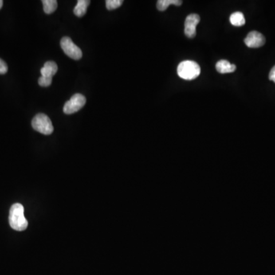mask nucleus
Returning <instances> with one entry per match:
<instances>
[{
    "mask_svg": "<svg viewBox=\"0 0 275 275\" xmlns=\"http://www.w3.org/2000/svg\"><path fill=\"white\" fill-rule=\"evenodd\" d=\"M9 225L14 230L24 231L28 227V221L24 215V207L20 203L11 206L9 217Z\"/></svg>",
    "mask_w": 275,
    "mask_h": 275,
    "instance_id": "nucleus-1",
    "label": "nucleus"
},
{
    "mask_svg": "<svg viewBox=\"0 0 275 275\" xmlns=\"http://www.w3.org/2000/svg\"><path fill=\"white\" fill-rule=\"evenodd\" d=\"M201 68L197 63L193 60H184L178 65V74L181 78L192 80L201 74Z\"/></svg>",
    "mask_w": 275,
    "mask_h": 275,
    "instance_id": "nucleus-2",
    "label": "nucleus"
},
{
    "mask_svg": "<svg viewBox=\"0 0 275 275\" xmlns=\"http://www.w3.org/2000/svg\"><path fill=\"white\" fill-rule=\"evenodd\" d=\"M32 128L43 135H51L54 131L52 121L48 115L44 113H38L32 121Z\"/></svg>",
    "mask_w": 275,
    "mask_h": 275,
    "instance_id": "nucleus-3",
    "label": "nucleus"
},
{
    "mask_svg": "<svg viewBox=\"0 0 275 275\" xmlns=\"http://www.w3.org/2000/svg\"><path fill=\"white\" fill-rule=\"evenodd\" d=\"M87 103L85 96L80 93H76L71 96V100L66 102L64 106V112L65 114H73L78 112L85 106Z\"/></svg>",
    "mask_w": 275,
    "mask_h": 275,
    "instance_id": "nucleus-4",
    "label": "nucleus"
},
{
    "mask_svg": "<svg viewBox=\"0 0 275 275\" xmlns=\"http://www.w3.org/2000/svg\"><path fill=\"white\" fill-rule=\"evenodd\" d=\"M60 47L65 55L73 60H80L83 56L81 49L75 45L71 37L67 36L62 37V39L60 40Z\"/></svg>",
    "mask_w": 275,
    "mask_h": 275,
    "instance_id": "nucleus-5",
    "label": "nucleus"
},
{
    "mask_svg": "<svg viewBox=\"0 0 275 275\" xmlns=\"http://www.w3.org/2000/svg\"><path fill=\"white\" fill-rule=\"evenodd\" d=\"M201 21L199 15H189L185 20V36L189 38H194L197 35V26Z\"/></svg>",
    "mask_w": 275,
    "mask_h": 275,
    "instance_id": "nucleus-6",
    "label": "nucleus"
},
{
    "mask_svg": "<svg viewBox=\"0 0 275 275\" xmlns=\"http://www.w3.org/2000/svg\"><path fill=\"white\" fill-rule=\"evenodd\" d=\"M247 47L251 48H257L263 46L265 44V37L260 32L252 31L244 40Z\"/></svg>",
    "mask_w": 275,
    "mask_h": 275,
    "instance_id": "nucleus-7",
    "label": "nucleus"
},
{
    "mask_svg": "<svg viewBox=\"0 0 275 275\" xmlns=\"http://www.w3.org/2000/svg\"><path fill=\"white\" fill-rule=\"evenodd\" d=\"M216 68L219 73H233L236 71V67L234 64H232L226 60H220L217 63Z\"/></svg>",
    "mask_w": 275,
    "mask_h": 275,
    "instance_id": "nucleus-8",
    "label": "nucleus"
},
{
    "mask_svg": "<svg viewBox=\"0 0 275 275\" xmlns=\"http://www.w3.org/2000/svg\"><path fill=\"white\" fill-rule=\"evenodd\" d=\"M57 65L54 61H48L41 69V73L42 76L52 77L55 73H57Z\"/></svg>",
    "mask_w": 275,
    "mask_h": 275,
    "instance_id": "nucleus-9",
    "label": "nucleus"
},
{
    "mask_svg": "<svg viewBox=\"0 0 275 275\" xmlns=\"http://www.w3.org/2000/svg\"><path fill=\"white\" fill-rule=\"evenodd\" d=\"M91 4L89 0H79L73 9V13L77 17H82L87 13V8Z\"/></svg>",
    "mask_w": 275,
    "mask_h": 275,
    "instance_id": "nucleus-10",
    "label": "nucleus"
},
{
    "mask_svg": "<svg viewBox=\"0 0 275 275\" xmlns=\"http://www.w3.org/2000/svg\"><path fill=\"white\" fill-rule=\"evenodd\" d=\"M229 20H230V23L233 26L241 27L243 26L245 24V16L241 12H236L233 13L231 15Z\"/></svg>",
    "mask_w": 275,
    "mask_h": 275,
    "instance_id": "nucleus-11",
    "label": "nucleus"
},
{
    "mask_svg": "<svg viewBox=\"0 0 275 275\" xmlns=\"http://www.w3.org/2000/svg\"><path fill=\"white\" fill-rule=\"evenodd\" d=\"M181 4L182 1L181 0H158L157 2V8L158 10L163 12L168 8L169 5H174L179 6Z\"/></svg>",
    "mask_w": 275,
    "mask_h": 275,
    "instance_id": "nucleus-12",
    "label": "nucleus"
},
{
    "mask_svg": "<svg viewBox=\"0 0 275 275\" xmlns=\"http://www.w3.org/2000/svg\"><path fill=\"white\" fill-rule=\"evenodd\" d=\"M42 3L44 12L46 14H52L57 9V2L56 0H43Z\"/></svg>",
    "mask_w": 275,
    "mask_h": 275,
    "instance_id": "nucleus-13",
    "label": "nucleus"
},
{
    "mask_svg": "<svg viewBox=\"0 0 275 275\" xmlns=\"http://www.w3.org/2000/svg\"><path fill=\"white\" fill-rule=\"evenodd\" d=\"M123 0H107L106 1V6L108 10H113L118 9L123 5Z\"/></svg>",
    "mask_w": 275,
    "mask_h": 275,
    "instance_id": "nucleus-14",
    "label": "nucleus"
},
{
    "mask_svg": "<svg viewBox=\"0 0 275 275\" xmlns=\"http://www.w3.org/2000/svg\"><path fill=\"white\" fill-rule=\"evenodd\" d=\"M52 77H47V76H41L38 79V84L42 87H48L52 84Z\"/></svg>",
    "mask_w": 275,
    "mask_h": 275,
    "instance_id": "nucleus-15",
    "label": "nucleus"
},
{
    "mask_svg": "<svg viewBox=\"0 0 275 275\" xmlns=\"http://www.w3.org/2000/svg\"><path fill=\"white\" fill-rule=\"evenodd\" d=\"M8 66L6 63L0 58V74H5L7 73Z\"/></svg>",
    "mask_w": 275,
    "mask_h": 275,
    "instance_id": "nucleus-16",
    "label": "nucleus"
},
{
    "mask_svg": "<svg viewBox=\"0 0 275 275\" xmlns=\"http://www.w3.org/2000/svg\"><path fill=\"white\" fill-rule=\"evenodd\" d=\"M269 80H272L275 84V66H274L272 69L271 70L270 73H269Z\"/></svg>",
    "mask_w": 275,
    "mask_h": 275,
    "instance_id": "nucleus-17",
    "label": "nucleus"
},
{
    "mask_svg": "<svg viewBox=\"0 0 275 275\" xmlns=\"http://www.w3.org/2000/svg\"><path fill=\"white\" fill-rule=\"evenodd\" d=\"M2 5H3V2L2 0H0V9H2Z\"/></svg>",
    "mask_w": 275,
    "mask_h": 275,
    "instance_id": "nucleus-18",
    "label": "nucleus"
}]
</instances>
